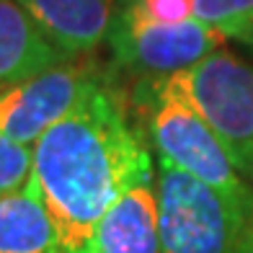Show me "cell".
Instances as JSON below:
<instances>
[{
    "instance_id": "cell-1",
    "label": "cell",
    "mask_w": 253,
    "mask_h": 253,
    "mask_svg": "<svg viewBox=\"0 0 253 253\" xmlns=\"http://www.w3.org/2000/svg\"><path fill=\"white\" fill-rule=\"evenodd\" d=\"M150 173V153L103 80L31 145L29 181L67 253H93L103 212L124 189Z\"/></svg>"
},
{
    "instance_id": "cell-2",
    "label": "cell",
    "mask_w": 253,
    "mask_h": 253,
    "mask_svg": "<svg viewBox=\"0 0 253 253\" xmlns=\"http://www.w3.org/2000/svg\"><path fill=\"white\" fill-rule=\"evenodd\" d=\"M137 98L145 106L147 134L160 160L186 170L253 217V189L240 178L222 142L170 78H145L137 85Z\"/></svg>"
},
{
    "instance_id": "cell-3",
    "label": "cell",
    "mask_w": 253,
    "mask_h": 253,
    "mask_svg": "<svg viewBox=\"0 0 253 253\" xmlns=\"http://www.w3.org/2000/svg\"><path fill=\"white\" fill-rule=\"evenodd\" d=\"M160 253H238L248 220L207 183L160 160L155 178Z\"/></svg>"
},
{
    "instance_id": "cell-4",
    "label": "cell",
    "mask_w": 253,
    "mask_h": 253,
    "mask_svg": "<svg viewBox=\"0 0 253 253\" xmlns=\"http://www.w3.org/2000/svg\"><path fill=\"white\" fill-rule=\"evenodd\" d=\"M168 78L210 124L235 170L253 183V67L233 52L214 49Z\"/></svg>"
},
{
    "instance_id": "cell-5",
    "label": "cell",
    "mask_w": 253,
    "mask_h": 253,
    "mask_svg": "<svg viewBox=\"0 0 253 253\" xmlns=\"http://www.w3.org/2000/svg\"><path fill=\"white\" fill-rule=\"evenodd\" d=\"M225 37L217 29L186 18L181 24H145L119 13L109 47L122 70L142 78H166L204 60L220 49Z\"/></svg>"
},
{
    "instance_id": "cell-6",
    "label": "cell",
    "mask_w": 253,
    "mask_h": 253,
    "mask_svg": "<svg viewBox=\"0 0 253 253\" xmlns=\"http://www.w3.org/2000/svg\"><path fill=\"white\" fill-rule=\"evenodd\" d=\"M101 80L103 78L96 65L62 62L42 75L3 88L0 134L31 147Z\"/></svg>"
},
{
    "instance_id": "cell-7",
    "label": "cell",
    "mask_w": 253,
    "mask_h": 253,
    "mask_svg": "<svg viewBox=\"0 0 253 253\" xmlns=\"http://www.w3.org/2000/svg\"><path fill=\"white\" fill-rule=\"evenodd\" d=\"M67 62L109 42L122 0H18Z\"/></svg>"
},
{
    "instance_id": "cell-8",
    "label": "cell",
    "mask_w": 253,
    "mask_h": 253,
    "mask_svg": "<svg viewBox=\"0 0 253 253\" xmlns=\"http://www.w3.org/2000/svg\"><path fill=\"white\" fill-rule=\"evenodd\" d=\"M93 253H160L153 173L124 189L103 212L93 233Z\"/></svg>"
},
{
    "instance_id": "cell-9",
    "label": "cell",
    "mask_w": 253,
    "mask_h": 253,
    "mask_svg": "<svg viewBox=\"0 0 253 253\" xmlns=\"http://www.w3.org/2000/svg\"><path fill=\"white\" fill-rule=\"evenodd\" d=\"M67 62L18 0H0V90Z\"/></svg>"
},
{
    "instance_id": "cell-10",
    "label": "cell",
    "mask_w": 253,
    "mask_h": 253,
    "mask_svg": "<svg viewBox=\"0 0 253 253\" xmlns=\"http://www.w3.org/2000/svg\"><path fill=\"white\" fill-rule=\"evenodd\" d=\"M0 253H67L31 181L0 197Z\"/></svg>"
},
{
    "instance_id": "cell-11",
    "label": "cell",
    "mask_w": 253,
    "mask_h": 253,
    "mask_svg": "<svg viewBox=\"0 0 253 253\" xmlns=\"http://www.w3.org/2000/svg\"><path fill=\"white\" fill-rule=\"evenodd\" d=\"M194 18L238 39L253 24V0H194Z\"/></svg>"
},
{
    "instance_id": "cell-12",
    "label": "cell",
    "mask_w": 253,
    "mask_h": 253,
    "mask_svg": "<svg viewBox=\"0 0 253 253\" xmlns=\"http://www.w3.org/2000/svg\"><path fill=\"white\" fill-rule=\"evenodd\" d=\"M31 178V147L0 134V197L24 189Z\"/></svg>"
},
{
    "instance_id": "cell-13",
    "label": "cell",
    "mask_w": 253,
    "mask_h": 253,
    "mask_svg": "<svg viewBox=\"0 0 253 253\" xmlns=\"http://www.w3.org/2000/svg\"><path fill=\"white\" fill-rule=\"evenodd\" d=\"M122 13L145 24H181L194 18V0H129Z\"/></svg>"
},
{
    "instance_id": "cell-14",
    "label": "cell",
    "mask_w": 253,
    "mask_h": 253,
    "mask_svg": "<svg viewBox=\"0 0 253 253\" xmlns=\"http://www.w3.org/2000/svg\"><path fill=\"white\" fill-rule=\"evenodd\" d=\"M238 42H240V44H246V47L253 52V24H251V26H248L243 34H240V37H238Z\"/></svg>"
},
{
    "instance_id": "cell-15",
    "label": "cell",
    "mask_w": 253,
    "mask_h": 253,
    "mask_svg": "<svg viewBox=\"0 0 253 253\" xmlns=\"http://www.w3.org/2000/svg\"><path fill=\"white\" fill-rule=\"evenodd\" d=\"M238 253H253V230L243 238V243H240V251Z\"/></svg>"
},
{
    "instance_id": "cell-16",
    "label": "cell",
    "mask_w": 253,
    "mask_h": 253,
    "mask_svg": "<svg viewBox=\"0 0 253 253\" xmlns=\"http://www.w3.org/2000/svg\"><path fill=\"white\" fill-rule=\"evenodd\" d=\"M126 3H129V0H122V5H126Z\"/></svg>"
}]
</instances>
